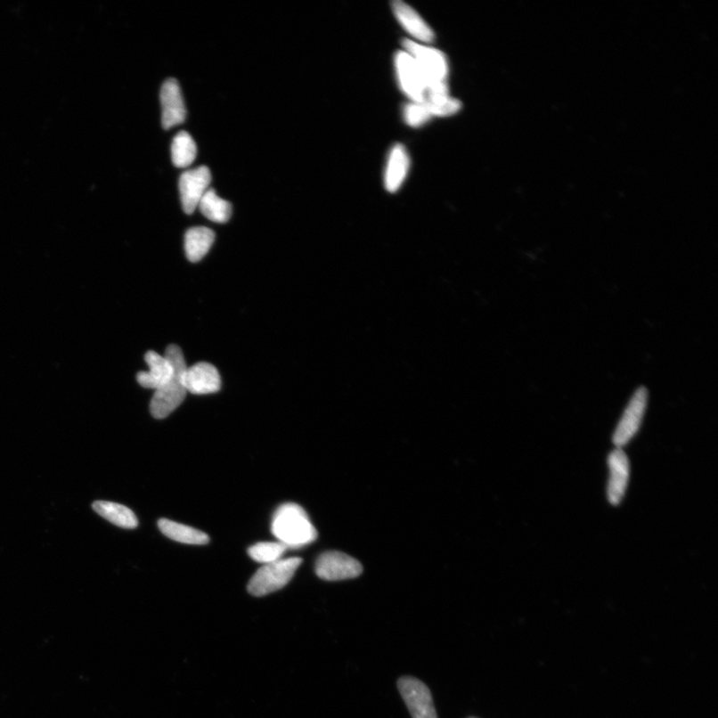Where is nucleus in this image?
Masks as SVG:
<instances>
[{
    "label": "nucleus",
    "instance_id": "6e6552de",
    "mask_svg": "<svg viewBox=\"0 0 718 718\" xmlns=\"http://www.w3.org/2000/svg\"><path fill=\"white\" fill-rule=\"evenodd\" d=\"M212 175L206 166L188 170L182 174L179 181L181 202L186 214H193L200 201L210 189Z\"/></svg>",
    "mask_w": 718,
    "mask_h": 718
},
{
    "label": "nucleus",
    "instance_id": "7ed1b4c3",
    "mask_svg": "<svg viewBox=\"0 0 718 718\" xmlns=\"http://www.w3.org/2000/svg\"><path fill=\"white\" fill-rule=\"evenodd\" d=\"M302 563L300 558H288L265 565L250 579L249 594L264 597L286 587Z\"/></svg>",
    "mask_w": 718,
    "mask_h": 718
},
{
    "label": "nucleus",
    "instance_id": "f03ea898",
    "mask_svg": "<svg viewBox=\"0 0 718 718\" xmlns=\"http://www.w3.org/2000/svg\"><path fill=\"white\" fill-rule=\"evenodd\" d=\"M164 356L168 359L173 367V375L168 382L155 390L151 404H150V412L157 420L166 419L174 411H176L187 395V390L183 384V374L185 373L187 365L181 348L174 345L169 346L166 349Z\"/></svg>",
    "mask_w": 718,
    "mask_h": 718
},
{
    "label": "nucleus",
    "instance_id": "f257e3e1",
    "mask_svg": "<svg viewBox=\"0 0 718 718\" xmlns=\"http://www.w3.org/2000/svg\"><path fill=\"white\" fill-rule=\"evenodd\" d=\"M272 532L287 549L305 547L317 538L314 526L304 508L295 503L283 504L275 511Z\"/></svg>",
    "mask_w": 718,
    "mask_h": 718
},
{
    "label": "nucleus",
    "instance_id": "9d476101",
    "mask_svg": "<svg viewBox=\"0 0 718 718\" xmlns=\"http://www.w3.org/2000/svg\"><path fill=\"white\" fill-rule=\"evenodd\" d=\"M608 499L613 506H617L622 502L629 486L631 474L629 458L623 449L616 448L608 457Z\"/></svg>",
    "mask_w": 718,
    "mask_h": 718
},
{
    "label": "nucleus",
    "instance_id": "2eb2a0df",
    "mask_svg": "<svg viewBox=\"0 0 718 718\" xmlns=\"http://www.w3.org/2000/svg\"><path fill=\"white\" fill-rule=\"evenodd\" d=\"M411 166L406 149L402 144H397L392 148L386 170L384 184L389 193H396L405 181Z\"/></svg>",
    "mask_w": 718,
    "mask_h": 718
},
{
    "label": "nucleus",
    "instance_id": "0eeeda50",
    "mask_svg": "<svg viewBox=\"0 0 718 718\" xmlns=\"http://www.w3.org/2000/svg\"><path fill=\"white\" fill-rule=\"evenodd\" d=\"M315 573L324 581L355 579L362 575L363 566L355 558L333 551L317 559Z\"/></svg>",
    "mask_w": 718,
    "mask_h": 718
},
{
    "label": "nucleus",
    "instance_id": "9b49d317",
    "mask_svg": "<svg viewBox=\"0 0 718 718\" xmlns=\"http://www.w3.org/2000/svg\"><path fill=\"white\" fill-rule=\"evenodd\" d=\"M183 384L191 394L210 395L221 389V377L214 365L199 363L187 367L185 373L183 374Z\"/></svg>",
    "mask_w": 718,
    "mask_h": 718
},
{
    "label": "nucleus",
    "instance_id": "20e7f679",
    "mask_svg": "<svg viewBox=\"0 0 718 718\" xmlns=\"http://www.w3.org/2000/svg\"><path fill=\"white\" fill-rule=\"evenodd\" d=\"M403 45L404 52L411 54L419 65L428 86L447 82L449 73L447 58L440 50L407 39L404 40Z\"/></svg>",
    "mask_w": 718,
    "mask_h": 718
},
{
    "label": "nucleus",
    "instance_id": "f3484780",
    "mask_svg": "<svg viewBox=\"0 0 718 718\" xmlns=\"http://www.w3.org/2000/svg\"><path fill=\"white\" fill-rule=\"evenodd\" d=\"M215 233L206 227H196L187 231L185 250L188 260L198 263L208 254L214 244Z\"/></svg>",
    "mask_w": 718,
    "mask_h": 718
},
{
    "label": "nucleus",
    "instance_id": "39448f33",
    "mask_svg": "<svg viewBox=\"0 0 718 718\" xmlns=\"http://www.w3.org/2000/svg\"><path fill=\"white\" fill-rule=\"evenodd\" d=\"M648 400L649 392L646 388H640L634 391L614 432L613 444L616 448L623 449L637 436L644 420Z\"/></svg>",
    "mask_w": 718,
    "mask_h": 718
},
{
    "label": "nucleus",
    "instance_id": "4468645a",
    "mask_svg": "<svg viewBox=\"0 0 718 718\" xmlns=\"http://www.w3.org/2000/svg\"><path fill=\"white\" fill-rule=\"evenodd\" d=\"M145 361L149 371L139 372L137 380L141 387L157 390L168 382L173 375V367L168 359L155 352H148Z\"/></svg>",
    "mask_w": 718,
    "mask_h": 718
},
{
    "label": "nucleus",
    "instance_id": "1a4fd4ad",
    "mask_svg": "<svg viewBox=\"0 0 718 718\" xmlns=\"http://www.w3.org/2000/svg\"><path fill=\"white\" fill-rule=\"evenodd\" d=\"M398 689L412 718H437L429 689L414 678H402Z\"/></svg>",
    "mask_w": 718,
    "mask_h": 718
},
{
    "label": "nucleus",
    "instance_id": "4be33fe9",
    "mask_svg": "<svg viewBox=\"0 0 718 718\" xmlns=\"http://www.w3.org/2000/svg\"><path fill=\"white\" fill-rule=\"evenodd\" d=\"M404 118L409 126L419 128L427 124L432 118V115L427 106L412 102L404 106Z\"/></svg>",
    "mask_w": 718,
    "mask_h": 718
},
{
    "label": "nucleus",
    "instance_id": "dca6fc26",
    "mask_svg": "<svg viewBox=\"0 0 718 718\" xmlns=\"http://www.w3.org/2000/svg\"><path fill=\"white\" fill-rule=\"evenodd\" d=\"M158 526L166 537L183 543V544L206 545L210 542V538L206 533L192 528L187 525L168 519H161L159 520Z\"/></svg>",
    "mask_w": 718,
    "mask_h": 718
},
{
    "label": "nucleus",
    "instance_id": "aec40b11",
    "mask_svg": "<svg viewBox=\"0 0 718 718\" xmlns=\"http://www.w3.org/2000/svg\"><path fill=\"white\" fill-rule=\"evenodd\" d=\"M197 156L195 141L189 133L182 131L175 136L172 143V160L178 168H188Z\"/></svg>",
    "mask_w": 718,
    "mask_h": 718
},
{
    "label": "nucleus",
    "instance_id": "f8f14e48",
    "mask_svg": "<svg viewBox=\"0 0 718 718\" xmlns=\"http://www.w3.org/2000/svg\"><path fill=\"white\" fill-rule=\"evenodd\" d=\"M160 97L163 128L169 130L185 122L186 107L184 103L179 82L176 79H168L164 82Z\"/></svg>",
    "mask_w": 718,
    "mask_h": 718
},
{
    "label": "nucleus",
    "instance_id": "423d86ee",
    "mask_svg": "<svg viewBox=\"0 0 718 718\" xmlns=\"http://www.w3.org/2000/svg\"><path fill=\"white\" fill-rule=\"evenodd\" d=\"M395 66L399 86L412 102L422 103L428 82L412 56L405 52H398L395 56Z\"/></svg>",
    "mask_w": 718,
    "mask_h": 718
},
{
    "label": "nucleus",
    "instance_id": "6ab92c4d",
    "mask_svg": "<svg viewBox=\"0 0 718 718\" xmlns=\"http://www.w3.org/2000/svg\"><path fill=\"white\" fill-rule=\"evenodd\" d=\"M198 208L207 219L215 223H227L232 216V205L220 198L213 189L206 192Z\"/></svg>",
    "mask_w": 718,
    "mask_h": 718
},
{
    "label": "nucleus",
    "instance_id": "412c9836",
    "mask_svg": "<svg viewBox=\"0 0 718 718\" xmlns=\"http://www.w3.org/2000/svg\"><path fill=\"white\" fill-rule=\"evenodd\" d=\"M286 551L287 547L280 542H261L250 547L248 553L254 561L268 565L281 560Z\"/></svg>",
    "mask_w": 718,
    "mask_h": 718
},
{
    "label": "nucleus",
    "instance_id": "ddd939ff",
    "mask_svg": "<svg viewBox=\"0 0 718 718\" xmlns=\"http://www.w3.org/2000/svg\"><path fill=\"white\" fill-rule=\"evenodd\" d=\"M392 11H394L396 18L402 24V27L414 39L420 40L421 43L430 44L436 38V35H434L429 25L411 5L397 0V2L392 3Z\"/></svg>",
    "mask_w": 718,
    "mask_h": 718
},
{
    "label": "nucleus",
    "instance_id": "a211bd4d",
    "mask_svg": "<svg viewBox=\"0 0 718 718\" xmlns=\"http://www.w3.org/2000/svg\"><path fill=\"white\" fill-rule=\"evenodd\" d=\"M94 509L97 514L118 527L135 529L138 526L136 515L126 506L108 502V501H96L94 503Z\"/></svg>",
    "mask_w": 718,
    "mask_h": 718
}]
</instances>
